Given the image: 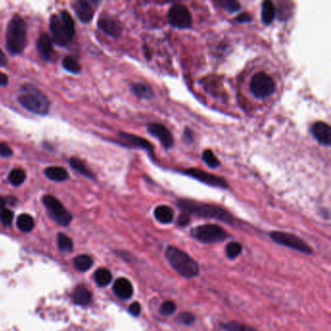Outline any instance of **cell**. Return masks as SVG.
<instances>
[{"mask_svg":"<svg viewBox=\"0 0 331 331\" xmlns=\"http://www.w3.org/2000/svg\"><path fill=\"white\" fill-rule=\"evenodd\" d=\"M129 313L131 314L132 316L137 317L141 313V305L139 304L138 302H133L132 304L129 306Z\"/></svg>","mask_w":331,"mask_h":331,"instance_id":"41","label":"cell"},{"mask_svg":"<svg viewBox=\"0 0 331 331\" xmlns=\"http://www.w3.org/2000/svg\"><path fill=\"white\" fill-rule=\"evenodd\" d=\"M276 17V8L271 1H264L261 7V21L265 26L271 25Z\"/></svg>","mask_w":331,"mask_h":331,"instance_id":"20","label":"cell"},{"mask_svg":"<svg viewBox=\"0 0 331 331\" xmlns=\"http://www.w3.org/2000/svg\"><path fill=\"white\" fill-rule=\"evenodd\" d=\"M13 154V151L6 143H0V157L9 158Z\"/></svg>","mask_w":331,"mask_h":331,"instance_id":"39","label":"cell"},{"mask_svg":"<svg viewBox=\"0 0 331 331\" xmlns=\"http://www.w3.org/2000/svg\"><path fill=\"white\" fill-rule=\"evenodd\" d=\"M6 203H7L6 199L4 197H0V210H3L4 209Z\"/></svg>","mask_w":331,"mask_h":331,"instance_id":"46","label":"cell"},{"mask_svg":"<svg viewBox=\"0 0 331 331\" xmlns=\"http://www.w3.org/2000/svg\"><path fill=\"white\" fill-rule=\"evenodd\" d=\"M311 133L319 143L326 147L330 146L331 128L326 123H323V122L315 123L311 128Z\"/></svg>","mask_w":331,"mask_h":331,"instance_id":"14","label":"cell"},{"mask_svg":"<svg viewBox=\"0 0 331 331\" xmlns=\"http://www.w3.org/2000/svg\"><path fill=\"white\" fill-rule=\"evenodd\" d=\"M63 67L68 72H71L74 74H78L81 71L80 63H78V61L72 56V55H66L63 59Z\"/></svg>","mask_w":331,"mask_h":331,"instance_id":"31","label":"cell"},{"mask_svg":"<svg viewBox=\"0 0 331 331\" xmlns=\"http://www.w3.org/2000/svg\"><path fill=\"white\" fill-rule=\"evenodd\" d=\"M92 259L87 255H81L74 259V266L82 272L89 270L92 266Z\"/></svg>","mask_w":331,"mask_h":331,"instance_id":"26","label":"cell"},{"mask_svg":"<svg viewBox=\"0 0 331 331\" xmlns=\"http://www.w3.org/2000/svg\"><path fill=\"white\" fill-rule=\"evenodd\" d=\"M190 235L202 244H215L224 241L229 234L218 224H203L191 229Z\"/></svg>","mask_w":331,"mask_h":331,"instance_id":"5","label":"cell"},{"mask_svg":"<svg viewBox=\"0 0 331 331\" xmlns=\"http://www.w3.org/2000/svg\"><path fill=\"white\" fill-rule=\"evenodd\" d=\"M92 4L94 2L87 0H77L73 3L74 11L83 23H89L93 18L94 10Z\"/></svg>","mask_w":331,"mask_h":331,"instance_id":"15","label":"cell"},{"mask_svg":"<svg viewBox=\"0 0 331 331\" xmlns=\"http://www.w3.org/2000/svg\"><path fill=\"white\" fill-rule=\"evenodd\" d=\"M176 321L182 324H185V325H190L196 321V317L193 314L189 313V312H183V313L179 314Z\"/></svg>","mask_w":331,"mask_h":331,"instance_id":"37","label":"cell"},{"mask_svg":"<svg viewBox=\"0 0 331 331\" xmlns=\"http://www.w3.org/2000/svg\"><path fill=\"white\" fill-rule=\"evenodd\" d=\"M72 298L76 304L85 306L90 303L91 300V294L88 288H86L85 286H80L76 287V289L73 293Z\"/></svg>","mask_w":331,"mask_h":331,"instance_id":"21","label":"cell"},{"mask_svg":"<svg viewBox=\"0 0 331 331\" xmlns=\"http://www.w3.org/2000/svg\"><path fill=\"white\" fill-rule=\"evenodd\" d=\"M153 216L155 220L161 224H171L174 220V212L169 206H158L153 211Z\"/></svg>","mask_w":331,"mask_h":331,"instance_id":"19","label":"cell"},{"mask_svg":"<svg viewBox=\"0 0 331 331\" xmlns=\"http://www.w3.org/2000/svg\"><path fill=\"white\" fill-rule=\"evenodd\" d=\"M59 16L62 20L63 26L67 30L68 34L71 36V38H73L75 35V24H74V20L72 18L71 15L67 11H62Z\"/></svg>","mask_w":331,"mask_h":331,"instance_id":"28","label":"cell"},{"mask_svg":"<svg viewBox=\"0 0 331 331\" xmlns=\"http://www.w3.org/2000/svg\"><path fill=\"white\" fill-rule=\"evenodd\" d=\"M50 29L56 45L64 47L71 41V36L68 34L59 15H52L50 18Z\"/></svg>","mask_w":331,"mask_h":331,"instance_id":"11","label":"cell"},{"mask_svg":"<svg viewBox=\"0 0 331 331\" xmlns=\"http://www.w3.org/2000/svg\"><path fill=\"white\" fill-rule=\"evenodd\" d=\"M57 245L62 251H71L73 250V241L66 234L60 233L57 235Z\"/></svg>","mask_w":331,"mask_h":331,"instance_id":"34","label":"cell"},{"mask_svg":"<svg viewBox=\"0 0 331 331\" xmlns=\"http://www.w3.org/2000/svg\"><path fill=\"white\" fill-rule=\"evenodd\" d=\"M17 226L20 230H22L24 232H29L34 227V220L30 215L22 214L18 217Z\"/></svg>","mask_w":331,"mask_h":331,"instance_id":"24","label":"cell"},{"mask_svg":"<svg viewBox=\"0 0 331 331\" xmlns=\"http://www.w3.org/2000/svg\"><path fill=\"white\" fill-rule=\"evenodd\" d=\"M46 177L48 179L55 181V182H63L68 178V173L66 169L60 166H51L46 168L45 171Z\"/></svg>","mask_w":331,"mask_h":331,"instance_id":"23","label":"cell"},{"mask_svg":"<svg viewBox=\"0 0 331 331\" xmlns=\"http://www.w3.org/2000/svg\"><path fill=\"white\" fill-rule=\"evenodd\" d=\"M27 25L18 15H15L8 24L6 45L12 54L23 53L27 45Z\"/></svg>","mask_w":331,"mask_h":331,"instance_id":"4","label":"cell"},{"mask_svg":"<svg viewBox=\"0 0 331 331\" xmlns=\"http://www.w3.org/2000/svg\"><path fill=\"white\" fill-rule=\"evenodd\" d=\"M7 63H8V61H7L6 55L0 49V66H5V65H7Z\"/></svg>","mask_w":331,"mask_h":331,"instance_id":"45","label":"cell"},{"mask_svg":"<svg viewBox=\"0 0 331 331\" xmlns=\"http://www.w3.org/2000/svg\"><path fill=\"white\" fill-rule=\"evenodd\" d=\"M183 139L187 144H190L193 141V132L192 130L188 129V127L185 129V132L183 135Z\"/></svg>","mask_w":331,"mask_h":331,"instance_id":"43","label":"cell"},{"mask_svg":"<svg viewBox=\"0 0 331 331\" xmlns=\"http://www.w3.org/2000/svg\"><path fill=\"white\" fill-rule=\"evenodd\" d=\"M183 173L187 176L198 180L199 182L208 185V186H211V187L224 188V189H227L229 188L228 183L224 178H221V177L214 175V174H211V173H207L205 171L201 170V169L188 168V169L183 171Z\"/></svg>","mask_w":331,"mask_h":331,"instance_id":"10","label":"cell"},{"mask_svg":"<svg viewBox=\"0 0 331 331\" xmlns=\"http://www.w3.org/2000/svg\"><path fill=\"white\" fill-rule=\"evenodd\" d=\"M26 178H27L26 172H25V170H23L22 168L13 169L10 172L9 177H8L10 183L15 187L21 186L26 181Z\"/></svg>","mask_w":331,"mask_h":331,"instance_id":"29","label":"cell"},{"mask_svg":"<svg viewBox=\"0 0 331 331\" xmlns=\"http://www.w3.org/2000/svg\"><path fill=\"white\" fill-rule=\"evenodd\" d=\"M165 257L173 269L182 277H197L199 274V265L186 251L174 246H168Z\"/></svg>","mask_w":331,"mask_h":331,"instance_id":"2","label":"cell"},{"mask_svg":"<svg viewBox=\"0 0 331 331\" xmlns=\"http://www.w3.org/2000/svg\"><path fill=\"white\" fill-rule=\"evenodd\" d=\"M119 142L123 146L133 148V149H142L149 152L150 155H153V146L148 140L144 139L140 136L130 134L126 132L119 133Z\"/></svg>","mask_w":331,"mask_h":331,"instance_id":"12","label":"cell"},{"mask_svg":"<svg viewBox=\"0 0 331 331\" xmlns=\"http://www.w3.org/2000/svg\"><path fill=\"white\" fill-rule=\"evenodd\" d=\"M69 163H70V166L74 170L79 172L82 175L88 177V178H90V179H93L94 176L93 174L91 173V171L86 166V164L83 162V161L77 159V158H72L69 161Z\"/></svg>","mask_w":331,"mask_h":331,"instance_id":"25","label":"cell"},{"mask_svg":"<svg viewBox=\"0 0 331 331\" xmlns=\"http://www.w3.org/2000/svg\"><path fill=\"white\" fill-rule=\"evenodd\" d=\"M180 209L188 215H196L205 219H213L227 224H234L233 216L221 206L198 202L190 199H180L177 203Z\"/></svg>","mask_w":331,"mask_h":331,"instance_id":"1","label":"cell"},{"mask_svg":"<svg viewBox=\"0 0 331 331\" xmlns=\"http://www.w3.org/2000/svg\"><path fill=\"white\" fill-rule=\"evenodd\" d=\"M37 50L43 60L50 61L54 53L53 40L51 37L46 33L41 34L37 40Z\"/></svg>","mask_w":331,"mask_h":331,"instance_id":"18","label":"cell"},{"mask_svg":"<svg viewBox=\"0 0 331 331\" xmlns=\"http://www.w3.org/2000/svg\"><path fill=\"white\" fill-rule=\"evenodd\" d=\"M8 82H9L8 76H7L5 73L0 71V87H5V86H7Z\"/></svg>","mask_w":331,"mask_h":331,"instance_id":"44","label":"cell"},{"mask_svg":"<svg viewBox=\"0 0 331 331\" xmlns=\"http://www.w3.org/2000/svg\"><path fill=\"white\" fill-rule=\"evenodd\" d=\"M167 18L171 27L179 29H187L192 25L191 14L183 4H174L168 12Z\"/></svg>","mask_w":331,"mask_h":331,"instance_id":"9","label":"cell"},{"mask_svg":"<svg viewBox=\"0 0 331 331\" xmlns=\"http://www.w3.org/2000/svg\"><path fill=\"white\" fill-rule=\"evenodd\" d=\"M147 130L150 134L157 138L161 142L164 148L169 149L173 144H174V139L173 136L171 134L170 131L168 130L167 127L158 124V123H152V124H148L147 126Z\"/></svg>","mask_w":331,"mask_h":331,"instance_id":"13","label":"cell"},{"mask_svg":"<svg viewBox=\"0 0 331 331\" xmlns=\"http://www.w3.org/2000/svg\"><path fill=\"white\" fill-rule=\"evenodd\" d=\"M189 222H190V217L187 213H182L177 220V224L179 226H187L189 224Z\"/></svg>","mask_w":331,"mask_h":331,"instance_id":"40","label":"cell"},{"mask_svg":"<svg viewBox=\"0 0 331 331\" xmlns=\"http://www.w3.org/2000/svg\"><path fill=\"white\" fill-rule=\"evenodd\" d=\"M113 290L119 298L121 299H129L133 296V286L131 285L130 281H128L126 278H120L118 279L114 286Z\"/></svg>","mask_w":331,"mask_h":331,"instance_id":"17","label":"cell"},{"mask_svg":"<svg viewBox=\"0 0 331 331\" xmlns=\"http://www.w3.org/2000/svg\"><path fill=\"white\" fill-rule=\"evenodd\" d=\"M131 91L132 93L136 95L138 99H149L153 98V90L152 88L146 84H142V83H136L131 85Z\"/></svg>","mask_w":331,"mask_h":331,"instance_id":"22","label":"cell"},{"mask_svg":"<svg viewBox=\"0 0 331 331\" xmlns=\"http://www.w3.org/2000/svg\"><path fill=\"white\" fill-rule=\"evenodd\" d=\"M14 219V213L9 209H3L0 212V221L4 225H9Z\"/></svg>","mask_w":331,"mask_h":331,"instance_id":"38","label":"cell"},{"mask_svg":"<svg viewBox=\"0 0 331 331\" xmlns=\"http://www.w3.org/2000/svg\"><path fill=\"white\" fill-rule=\"evenodd\" d=\"M99 28L106 34L112 37H119L122 33V27L116 18L110 16L100 17L98 23Z\"/></svg>","mask_w":331,"mask_h":331,"instance_id":"16","label":"cell"},{"mask_svg":"<svg viewBox=\"0 0 331 331\" xmlns=\"http://www.w3.org/2000/svg\"><path fill=\"white\" fill-rule=\"evenodd\" d=\"M225 331H258L251 325L238 322H228L223 324Z\"/></svg>","mask_w":331,"mask_h":331,"instance_id":"32","label":"cell"},{"mask_svg":"<svg viewBox=\"0 0 331 331\" xmlns=\"http://www.w3.org/2000/svg\"><path fill=\"white\" fill-rule=\"evenodd\" d=\"M23 107L37 115H46L50 109V102L45 94L30 85H24L18 96Z\"/></svg>","mask_w":331,"mask_h":331,"instance_id":"3","label":"cell"},{"mask_svg":"<svg viewBox=\"0 0 331 331\" xmlns=\"http://www.w3.org/2000/svg\"><path fill=\"white\" fill-rule=\"evenodd\" d=\"M94 280L99 286H107L112 281V274L108 269L100 268L95 272Z\"/></svg>","mask_w":331,"mask_h":331,"instance_id":"27","label":"cell"},{"mask_svg":"<svg viewBox=\"0 0 331 331\" xmlns=\"http://www.w3.org/2000/svg\"><path fill=\"white\" fill-rule=\"evenodd\" d=\"M175 310H176V305H175V303L173 301L167 300V301H164L161 304L160 313L162 316H170V315H172V314L175 312Z\"/></svg>","mask_w":331,"mask_h":331,"instance_id":"36","label":"cell"},{"mask_svg":"<svg viewBox=\"0 0 331 331\" xmlns=\"http://www.w3.org/2000/svg\"><path fill=\"white\" fill-rule=\"evenodd\" d=\"M251 20L252 18L249 13H242L236 18V22L239 24H247L251 22Z\"/></svg>","mask_w":331,"mask_h":331,"instance_id":"42","label":"cell"},{"mask_svg":"<svg viewBox=\"0 0 331 331\" xmlns=\"http://www.w3.org/2000/svg\"><path fill=\"white\" fill-rule=\"evenodd\" d=\"M214 3L228 13H235L241 8V4L235 0H217Z\"/></svg>","mask_w":331,"mask_h":331,"instance_id":"30","label":"cell"},{"mask_svg":"<svg viewBox=\"0 0 331 331\" xmlns=\"http://www.w3.org/2000/svg\"><path fill=\"white\" fill-rule=\"evenodd\" d=\"M43 203L50 216L57 224L66 226L71 223V214L66 210V208L62 204V202L57 198H55L53 196L47 194L43 197Z\"/></svg>","mask_w":331,"mask_h":331,"instance_id":"8","label":"cell"},{"mask_svg":"<svg viewBox=\"0 0 331 331\" xmlns=\"http://www.w3.org/2000/svg\"><path fill=\"white\" fill-rule=\"evenodd\" d=\"M202 160L210 168H217L221 165V162L211 150H205L202 152Z\"/></svg>","mask_w":331,"mask_h":331,"instance_id":"35","label":"cell"},{"mask_svg":"<svg viewBox=\"0 0 331 331\" xmlns=\"http://www.w3.org/2000/svg\"><path fill=\"white\" fill-rule=\"evenodd\" d=\"M269 236L273 241L281 246H285L286 248L306 255H311L313 252V250L309 247V245L295 234L283 231H272L270 232Z\"/></svg>","mask_w":331,"mask_h":331,"instance_id":"6","label":"cell"},{"mask_svg":"<svg viewBox=\"0 0 331 331\" xmlns=\"http://www.w3.org/2000/svg\"><path fill=\"white\" fill-rule=\"evenodd\" d=\"M242 252V245L238 242H230L225 247V255L229 260L236 259Z\"/></svg>","mask_w":331,"mask_h":331,"instance_id":"33","label":"cell"},{"mask_svg":"<svg viewBox=\"0 0 331 331\" xmlns=\"http://www.w3.org/2000/svg\"><path fill=\"white\" fill-rule=\"evenodd\" d=\"M250 89L257 99H266L274 92L275 83L265 72H258L251 78Z\"/></svg>","mask_w":331,"mask_h":331,"instance_id":"7","label":"cell"}]
</instances>
